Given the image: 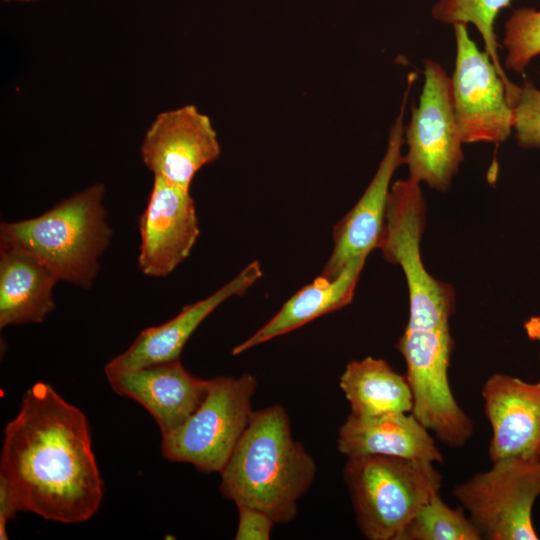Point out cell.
<instances>
[{
	"label": "cell",
	"instance_id": "obj_1",
	"mask_svg": "<svg viewBox=\"0 0 540 540\" xmlns=\"http://www.w3.org/2000/svg\"><path fill=\"white\" fill-rule=\"evenodd\" d=\"M0 476L22 511L45 520L85 522L103 499L88 420L45 382L25 391L18 413L4 428Z\"/></svg>",
	"mask_w": 540,
	"mask_h": 540
},
{
	"label": "cell",
	"instance_id": "obj_2",
	"mask_svg": "<svg viewBox=\"0 0 540 540\" xmlns=\"http://www.w3.org/2000/svg\"><path fill=\"white\" fill-rule=\"evenodd\" d=\"M316 463L291 433L280 405L253 411L249 423L220 472L221 494L236 506L267 513L275 523L297 514L298 500L316 476Z\"/></svg>",
	"mask_w": 540,
	"mask_h": 540
},
{
	"label": "cell",
	"instance_id": "obj_3",
	"mask_svg": "<svg viewBox=\"0 0 540 540\" xmlns=\"http://www.w3.org/2000/svg\"><path fill=\"white\" fill-rule=\"evenodd\" d=\"M105 192V185L97 182L36 217L1 222L0 247L34 257L58 281L91 288L113 236Z\"/></svg>",
	"mask_w": 540,
	"mask_h": 540
},
{
	"label": "cell",
	"instance_id": "obj_4",
	"mask_svg": "<svg viewBox=\"0 0 540 540\" xmlns=\"http://www.w3.org/2000/svg\"><path fill=\"white\" fill-rule=\"evenodd\" d=\"M343 478L358 527L370 540H398L442 484L432 462L383 455L348 457Z\"/></svg>",
	"mask_w": 540,
	"mask_h": 540
},
{
	"label": "cell",
	"instance_id": "obj_5",
	"mask_svg": "<svg viewBox=\"0 0 540 540\" xmlns=\"http://www.w3.org/2000/svg\"><path fill=\"white\" fill-rule=\"evenodd\" d=\"M256 387L257 380L249 373L210 379L197 410L178 429L162 436L163 456L192 464L202 473H220L249 423Z\"/></svg>",
	"mask_w": 540,
	"mask_h": 540
},
{
	"label": "cell",
	"instance_id": "obj_6",
	"mask_svg": "<svg viewBox=\"0 0 540 540\" xmlns=\"http://www.w3.org/2000/svg\"><path fill=\"white\" fill-rule=\"evenodd\" d=\"M453 497L486 540H538L532 510L540 496V458H509L457 484Z\"/></svg>",
	"mask_w": 540,
	"mask_h": 540
},
{
	"label": "cell",
	"instance_id": "obj_7",
	"mask_svg": "<svg viewBox=\"0 0 540 540\" xmlns=\"http://www.w3.org/2000/svg\"><path fill=\"white\" fill-rule=\"evenodd\" d=\"M424 84L404 130L408 150L403 164L409 178L446 191L463 161L462 139L455 116L451 77L432 59H425Z\"/></svg>",
	"mask_w": 540,
	"mask_h": 540
},
{
	"label": "cell",
	"instance_id": "obj_8",
	"mask_svg": "<svg viewBox=\"0 0 540 540\" xmlns=\"http://www.w3.org/2000/svg\"><path fill=\"white\" fill-rule=\"evenodd\" d=\"M452 27L456 47L452 99L462 142L503 143L514 127L503 79L490 56L470 37L468 25Z\"/></svg>",
	"mask_w": 540,
	"mask_h": 540
},
{
	"label": "cell",
	"instance_id": "obj_9",
	"mask_svg": "<svg viewBox=\"0 0 540 540\" xmlns=\"http://www.w3.org/2000/svg\"><path fill=\"white\" fill-rule=\"evenodd\" d=\"M220 153L210 118L191 104L159 113L140 146L141 159L154 176L186 189Z\"/></svg>",
	"mask_w": 540,
	"mask_h": 540
},
{
	"label": "cell",
	"instance_id": "obj_10",
	"mask_svg": "<svg viewBox=\"0 0 540 540\" xmlns=\"http://www.w3.org/2000/svg\"><path fill=\"white\" fill-rule=\"evenodd\" d=\"M138 225L139 270L149 277L168 276L190 255L199 236V222L190 189L154 176Z\"/></svg>",
	"mask_w": 540,
	"mask_h": 540
},
{
	"label": "cell",
	"instance_id": "obj_11",
	"mask_svg": "<svg viewBox=\"0 0 540 540\" xmlns=\"http://www.w3.org/2000/svg\"><path fill=\"white\" fill-rule=\"evenodd\" d=\"M414 75L408 78L407 89L399 114L393 123L387 148L379 166L354 207L335 225L333 248L321 276L333 277L353 258L369 255L378 248L386 220L391 181L395 171L403 164L404 112Z\"/></svg>",
	"mask_w": 540,
	"mask_h": 540
},
{
	"label": "cell",
	"instance_id": "obj_12",
	"mask_svg": "<svg viewBox=\"0 0 540 540\" xmlns=\"http://www.w3.org/2000/svg\"><path fill=\"white\" fill-rule=\"evenodd\" d=\"M485 415L491 425L489 458H540V380L495 373L481 391Z\"/></svg>",
	"mask_w": 540,
	"mask_h": 540
},
{
	"label": "cell",
	"instance_id": "obj_13",
	"mask_svg": "<svg viewBox=\"0 0 540 540\" xmlns=\"http://www.w3.org/2000/svg\"><path fill=\"white\" fill-rule=\"evenodd\" d=\"M115 393L142 405L161 435L182 426L204 400L210 379L195 377L179 359L135 370L106 373Z\"/></svg>",
	"mask_w": 540,
	"mask_h": 540
},
{
	"label": "cell",
	"instance_id": "obj_14",
	"mask_svg": "<svg viewBox=\"0 0 540 540\" xmlns=\"http://www.w3.org/2000/svg\"><path fill=\"white\" fill-rule=\"evenodd\" d=\"M261 277L260 263H249L211 295L186 305L167 322L144 329L125 351L106 364L105 374L179 359L185 344L200 324L224 301L232 296L243 295Z\"/></svg>",
	"mask_w": 540,
	"mask_h": 540
},
{
	"label": "cell",
	"instance_id": "obj_15",
	"mask_svg": "<svg viewBox=\"0 0 540 540\" xmlns=\"http://www.w3.org/2000/svg\"><path fill=\"white\" fill-rule=\"evenodd\" d=\"M337 447L347 458L383 455L443 463L429 430L406 412L368 417L350 413L339 429Z\"/></svg>",
	"mask_w": 540,
	"mask_h": 540
},
{
	"label": "cell",
	"instance_id": "obj_16",
	"mask_svg": "<svg viewBox=\"0 0 540 540\" xmlns=\"http://www.w3.org/2000/svg\"><path fill=\"white\" fill-rule=\"evenodd\" d=\"M367 257H355L335 276L319 275L312 283L302 287L266 324L235 346L232 354H241L351 303Z\"/></svg>",
	"mask_w": 540,
	"mask_h": 540
},
{
	"label": "cell",
	"instance_id": "obj_17",
	"mask_svg": "<svg viewBox=\"0 0 540 540\" xmlns=\"http://www.w3.org/2000/svg\"><path fill=\"white\" fill-rule=\"evenodd\" d=\"M57 282L34 257L0 247V328L42 323L55 308Z\"/></svg>",
	"mask_w": 540,
	"mask_h": 540
},
{
	"label": "cell",
	"instance_id": "obj_18",
	"mask_svg": "<svg viewBox=\"0 0 540 540\" xmlns=\"http://www.w3.org/2000/svg\"><path fill=\"white\" fill-rule=\"evenodd\" d=\"M340 388L351 414L361 417L412 412L413 394L405 375L383 359L350 361L340 377Z\"/></svg>",
	"mask_w": 540,
	"mask_h": 540
},
{
	"label": "cell",
	"instance_id": "obj_19",
	"mask_svg": "<svg viewBox=\"0 0 540 540\" xmlns=\"http://www.w3.org/2000/svg\"><path fill=\"white\" fill-rule=\"evenodd\" d=\"M512 0H438L431 8L432 17L444 24L473 25L480 33L485 52L503 79L504 84L510 82L500 62V47L495 33V22L499 13L508 7Z\"/></svg>",
	"mask_w": 540,
	"mask_h": 540
},
{
	"label": "cell",
	"instance_id": "obj_20",
	"mask_svg": "<svg viewBox=\"0 0 540 540\" xmlns=\"http://www.w3.org/2000/svg\"><path fill=\"white\" fill-rule=\"evenodd\" d=\"M462 507L448 506L440 494L427 502L411 519L398 540H481Z\"/></svg>",
	"mask_w": 540,
	"mask_h": 540
},
{
	"label": "cell",
	"instance_id": "obj_21",
	"mask_svg": "<svg viewBox=\"0 0 540 540\" xmlns=\"http://www.w3.org/2000/svg\"><path fill=\"white\" fill-rule=\"evenodd\" d=\"M503 46L505 68L524 74L532 59L540 55V10L514 9L505 23Z\"/></svg>",
	"mask_w": 540,
	"mask_h": 540
},
{
	"label": "cell",
	"instance_id": "obj_22",
	"mask_svg": "<svg viewBox=\"0 0 540 540\" xmlns=\"http://www.w3.org/2000/svg\"><path fill=\"white\" fill-rule=\"evenodd\" d=\"M506 97L514 116L515 137L523 148H540V88L526 80L522 85L510 82Z\"/></svg>",
	"mask_w": 540,
	"mask_h": 540
},
{
	"label": "cell",
	"instance_id": "obj_23",
	"mask_svg": "<svg viewBox=\"0 0 540 540\" xmlns=\"http://www.w3.org/2000/svg\"><path fill=\"white\" fill-rule=\"evenodd\" d=\"M238 509V525L236 540H268L275 522L262 510L240 505Z\"/></svg>",
	"mask_w": 540,
	"mask_h": 540
},
{
	"label": "cell",
	"instance_id": "obj_24",
	"mask_svg": "<svg viewBox=\"0 0 540 540\" xmlns=\"http://www.w3.org/2000/svg\"><path fill=\"white\" fill-rule=\"evenodd\" d=\"M22 511L20 503L6 481V479L0 476V539H8L7 524L15 517V515Z\"/></svg>",
	"mask_w": 540,
	"mask_h": 540
},
{
	"label": "cell",
	"instance_id": "obj_25",
	"mask_svg": "<svg viewBox=\"0 0 540 540\" xmlns=\"http://www.w3.org/2000/svg\"><path fill=\"white\" fill-rule=\"evenodd\" d=\"M523 328L530 340L540 343V316H532L527 319L523 324Z\"/></svg>",
	"mask_w": 540,
	"mask_h": 540
},
{
	"label": "cell",
	"instance_id": "obj_26",
	"mask_svg": "<svg viewBox=\"0 0 540 540\" xmlns=\"http://www.w3.org/2000/svg\"><path fill=\"white\" fill-rule=\"evenodd\" d=\"M6 2H33V1H37V0H4Z\"/></svg>",
	"mask_w": 540,
	"mask_h": 540
}]
</instances>
